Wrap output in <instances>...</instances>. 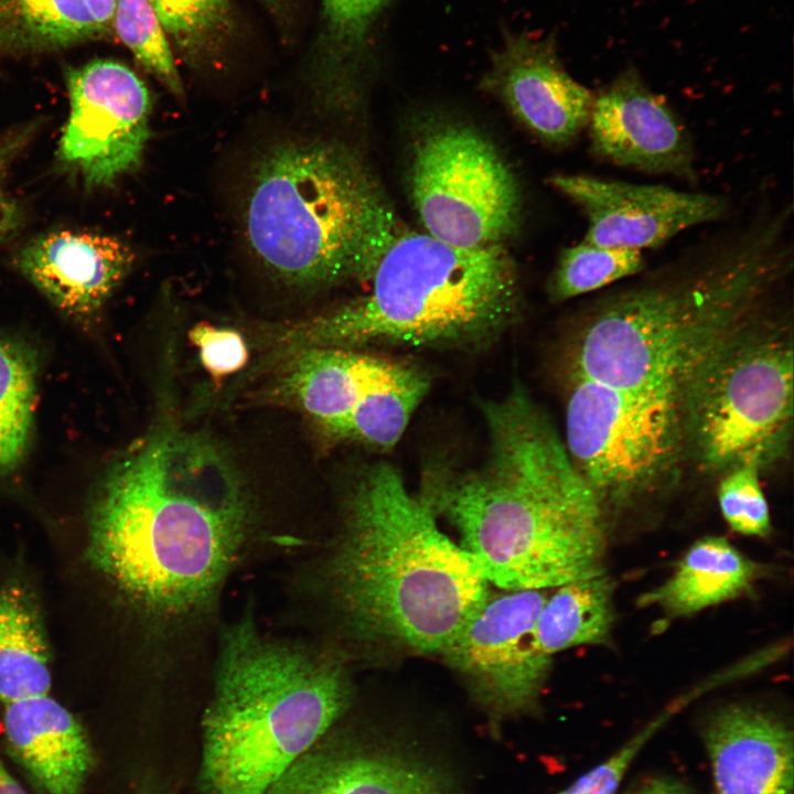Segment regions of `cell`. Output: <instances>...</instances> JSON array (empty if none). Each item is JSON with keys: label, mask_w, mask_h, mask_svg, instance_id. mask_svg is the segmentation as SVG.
Masks as SVG:
<instances>
[{"label": "cell", "mask_w": 794, "mask_h": 794, "mask_svg": "<svg viewBox=\"0 0 794 794\" xmlns=\"http://www.w3.org/2000/svg\"><path fill=\"white\" fill-rule=\"evenodd\" d=\"M480 408L484 463L458 471L434 461L418 495L503 590H549L605 572L608 516L547 415L521 384Z\"/></svg>", "instance_id": "1"}, {"label": "cell", "mask_w": 794, "mask_h": 794, "mask_svg": "<svg viewBox=\"0 0 794 794\" xmlns=\"http://www.w3.org/2000/svg\"><path fill=\"white\" fill-rule=\"evenodd\" d=\"M228 458L202 438L159 430L107 472L89 514L88 555L139 603L180 613L208 601L248 524Z\"/></svg>", "instance_id": "2"}, {"label": "cell", "mask_w": 794, "mask_h": 794, "mask_svg": "<svg viewBox=\"0 0 794 794\" xmlns=\"http://www.w3.org/2000/svg\"><path fill=\"white\" fill-rule=\"evenodd\" d=\"M791 205L690 249L596 302L571 375L676 397L725 335L766 305L793 269Z\"/></svg>", "instance_id": "3"}, {"label": "cell", "mask_w": 794, "mask_h": 794, "mask_svg": "<svg viewBox=\"0 0 794 794\" xmlns=\"http://www.w3.org/2000/svg\"><path fill=\"white\" fill-rule=\"evenodd\" d=\"M330 576L351 631L406 653L440 654L489 593L471 555L387 462L367 468L351 493Z\"/></svg>", "instance_id": "4"}, {"label": "cell", "mask_w": 794, "mask_h": 794, "mask_svg": "<svg viewBox=\"0 0 794 794\" xmlns=\"http://www.w3.org/2000/svg\"><path fill=\"white\" fill-rule=\"evenodd\" d=\"M368 281L365 294L288 333L291 352L367 345L475 350L511 326L521 309L517 271L503 245L465 249L400 229Z\"/></svg>", "instance_id": "5"}, {"label": "cell", "mask_w": 794, "mask_h": 794, "mask_svg": "<svg viewBox=\"0 0 794 794\" xmlns=\"http://www.w3.org/2000/svg\"><path fill=\"white\" fill-rule=\"evenodd\" d=\"M352 697L333 654L265 639L246 624L226 636L203 720L205 794H265L344 713Z\"/></svg>", "instance_id": "6"}, {"label": "cell", "mask_w": 794, "mask_h": 794, "mask_svg": "<svg viewBox=\"0 0 794 794\" xmlns=\"http://www.w3.org/2000/svg\"><path fill=\"white\" fill-rule=\"evenodd\" d=\"M248 244L297 287L368 281L401 229L362 159L334 141H288L257 164L244 212Z\"/></svg>", "instance_id": "7"}, {"label": "cell", "mask_w": 794, "mask_h": 794, "mask_svg": "<svg viewBox=\"0 0 794 794\" xmlns=\"http://www.w3.org/2000/svg\"><path fill=\"white\" fill-rule=\"evenodd\" d=\"M793 328L769 303L725 335L679 386L686 461L721 476L740 466L760 473L790 452L793 439Z\"/></svg>", "instance_id": "8"}, {"label": "cell", "mask_w": 794, "mask_h": 794, "mask_svg": "<svg viewBox=\"0 0 794 794\" xmlns=\"http://www.w3.org/2000/svg\"><path fill=\"white\" fill-rule=\"evenodd\" d=\"M567 452L609 509L661 494L686 461L675 396L610 386L571 375L566 406Z\"/></svg>", "instance_id": "9"}, {"label": "cell", "mask_w": 794, "mask_h": 794, "mask_svg": "<svg viewBox=\"0 0 794 794\" xmlns=\"http://www.w3.org/2000/svg\"><path fill=\"white\" fill-rule=\"evenodd\" d=\"M409 186L425 233L446 244L503 245L517 229V181L493 143L466 125H437L418 138Z\"/></svg>", "instance_id": "10"}, {"label": "cell", "mask_w": 794, "mask_h": 794, "mask_svg": "<svg viewBox=\"0 0 794 794\" xmlns=\"http://www.w3.org/2000/svg\"><path fill=\"white\" fill-rule=\"evenodd\" d=\"M487 593L440 653L493 719L529 713L550 668L534 627L547 590Z\"/></svg>", "instance_id": "11"}, {"label": "cell", "mask_w": 794, "mask_h": 794, "mask_svg": "<svg viewBox=\"0 0 794 794\" xmlns=\"http://www.w3.org/2000/svg\"><path fill=\"white\" fill-rule=\"evenodd\" d=\"M65 79L69 115L60 159L88 185L111 184L140 165L149 138L148 88L127 65L106 58L69 67Z\"/></svg>", "instance_id": "12"}, {"label": "cell", "mask_w": 794, "mask_h": 794, "mask_svg": "<svg viewBox=\"0 0 794 794\" xmlns=\"http://www.w3.org/2000/svg\"><path fill=\"white\" fill-rule=\"evenodd\" d=\"M551 186L588 221L583 242L607 248H655L680 232L721 218L722 196L658 184H636L586 174H557Z\"/></svg>", "instance_id": "13"}, {"label": "cell", "mask_w": 794, "mask_h": 794, "mask_svg": "<svg viewBox=\"0 0 794 794\" xmlns=\"http://www.w3.org/2000/svg\"><path fill=\"white\" fill-rule=\"evenodd\" d=\"M481 87L551 146H565L587 128L594 97L565 68L554 35L526 32H504Z\"/></svg>", "instance_id": "14"}, {"label": "cell", "mask_w": 794, "mask_h": 794, "mask_svg": "<svg viewBox=\"0 0 794 794\" xmlns=\"http://www.w3.org/2000/svg\"><path fill=\"white\" fill-rule=\"evenodd\" d=\"M587 128L590 149L600 159L646 173L696 179L688 130L633 68L594 94Z\"/></svg>", "instance_id": "15"}, {"label": "cell", "mask_w": 794, "mask_h": 794, "mask_svg": "<svg viewBox=\"0 0 794 794\" xmlns=\"http://www.w3.org/2000/svg\"><path fill=\"white\" fill-rule=\"evenodd\" d=\"M292 353L281 389L334 437L344 423L427 375L412 363L362 348L315 346Z\"/></svg>", "instance_id": "16"}, {"label": "cell", "mask_w": 794, "mask_h": 794, "mask_svg": "<svg viewBox=\"0 0 794 794\" xmlns=\"http://www.w3.org/2000/svg\"><path fill=\"white\" fill-rule=\"evenodd\" d=\"M132 261L131 249L118 238L79 230L42 234L14 256L19 271L58 310L77 319L100 310Z\"/></svg>", "instance_id": "17"}, {"label": "cell", "mask_w": 794, "mask_h": 794, "mask_svg": "<svg viewBox=\"0 0 794 794\" xmlns=\"http://www.w3.org/2000/svg\"><path fill=\"white\" fill-rule=\"evenodd\" d=\"M702 740L717 794H793V731L776 715L723 706L707 719Z\"/></svg>", "instance_id": "18"}, {"label": "cell", "mask_w": 794, "mask_h": 794, "mask_svg": "<svg viewBox=\"0 0 794 794\" xmlns=\"http://www.w3.org/2000/svg\"><path fill=\"white\" fill-rule=\"evenodd\" d=\"M8 752L40 794H85L95 765L86 731L46 695L4 705Z\"/></svg>", "instance_id": "19"}, {"label": "cell", "mask_w": 794, "mask_h": 794, "mask_svg": "<svg viewBox=\"0 0 794 794\" xmlns=\"http://www.w3.org/2000/svg\"><path fill=\"white\" fill-rule=\"evenodd\" d=\"M428 764L391 749L309 750L265 794H447Z\"/></svg>", "instance_id": "20"}, {"label": "cell", "mask_w": 794, "mask_h": 794, "mask_svg": "<svg viewBox=\"0 0 794 794\" xmlns=\"http://www.w3.org/2000/svg\"><path fill=\"white\" fill-rule=\"evenodd\" d=\"M394 0H321L312 53L319 92L339 105L361 99L376 65L379 30Z\"/></svg>", "instance_id": "21"}, {"label": "cell", "mask_w": 794, "mask_h": 794, "mask_svg": "<svg viewBox=\"0 0 794 794\" xmlns=\"http://www.w3.org/2000/svg\"><path fill=\"white\" fill-rule=\"evenodd\" d=\"M765 573L764 565L725 537H704L690 546L669 578L639 602L655 605L672 618L687 616L741 597Z\"/></svg>", "instance_id": "22"}, {"label": "cell", "mask_w": 794, "mask_h": 794, "mask_svg": "<svg viewBox=\"0 0 794 794\" xmlns=\"http://www.w3.org/2000/svg\"><path fill=\"white\" fill-rule=\"evenodd\" d=\"M116 0H0V57L58 52L114 33Z\"/></svg>", "instance_id": "23"}, {"label": "cell", "mask_w": 794, "mask_h": 794, "mask_svg": "<svg viewBox=\"0 0 794 794\" xmlns=\"http://www.w3.org/2000/svg\"><path fill=\"white\" fill-rule=\"evenodd\" d=\"M50 650L40 607L24 583L0 589V701L46 695Z\"/></svg>", "instance_id": "24"}, {"label": "cell", "mask_w": 794, "mask_h": 794, "mask_svg": "<svg viewBox=\"0 0 794 794\" xmlns=\"http://www.w3.org/2000/svg\"><path fill=\"white\" fill-rule=\"evenodd\" d=\"M614 586L603 572L555 588L535 623L537 647L551 656L580 645L608 644L615 622Z\"/></svg>", "instance_id": "25"}, {"label": "cell", "mask_w": 794, "mask_h": 794, "mask_svg": "<svg viewBox=\"0 0 794 794\" xmlns=\"http://www.w3.org/2000/svg\"><path fill=\"white\" fill-rule=\"evenodd\" d=\"M37 363L25 343L0 336V474L23 459L33 426Z\"/></svg>", "instance_id": "26"}, {"label": "cell", "mask_w": 794, "mask_h": 794, "mask_svg": "<svg viewBox=\"0 0 794 794\" xmlns=\"http://www.w3.org/2000/svg\"><path fill=\"white\" fill-rule=\"evenodd\" d=\"M180 54L193 65L215 57L234 28L229 0H149Z\"/></svg>", "instance_id": "27"}, {"label": "cell", "mask_w": 794, "mask_h": 794, "mask_svg": "<svg viewBox=\"0 0 794 794\" xmlns=\"http://www.w3.org/2000/svg\"><path fill=\"white\" fill-rule=\"evenodd\" d=\"M645 260L639 250L579 244L564 248L550 276L552 300L566 301L640 273Z\"/></svg>", "instance_id": "28"}, {"label": "cell", "mask_w": 794, "mask_h": 794, "mask_svg": "<svg viewBox=\"0 0 794 794\" xmlns=\"http://www.w3.org/2000/svg\"><path fill=\"white\" fill-rule=\"evenodd\" d=\"M112 30L143 68L183 96L169 39L149 0H116Z\"/></svg>", "instance_id": "29"}, {"label": "cell", "mask_w": 794, "mask_h": 794, "mask_svg": "<svg viewBox=\"0 0 794 794\" xmlns=\"http://www.w3.org/2000/svg\"><path fill=\"white\" fill-rule=\"evenodd\" d=\"M753 465L737 466L720 476L717 496L728 525L745 536L765 537L771 532L769 505Z\"/></svg>", "instance_id": "30"}, {"label": "cell", "mask_w": 794, "mask_h": 794, "mask_svg": "<svg viewBox=\"0 0 794 794\" xmlns=\"http://www.w3.org/2000/svg\"><path fill=\"white\" fill-rule=\"evenodd\" d=\"M673 712L674 710L669 708L668 711L662 713L608 759L581 775L560 794H615L641 749Z\"/></svg>", "instance_id": "31"}, {"label": "cell", "mask_w": 794, "mask_h": 794, "mask_svg": "<svg viewBox=\"0 0 794 794\" xmlns=\"http://www.w3.org/2000/svg\"><path fill=\"white\" fill-rule=\"evenodd\" d=\"M190 337L200 351L204 368L215 379L239 371L247 362L246 343L242 335L232 329H218L202 323L191 330Z\"/></svg>", "instance_id": "32"}, {"label": "cell", "mask_w": 794, "mask_h": 794, "mask_svg": "<svg viewBox=\"0 0 794 794\" xmlns=\"http://www.w3.org/2000/svg\"><path fill=\"white\" fill-rule=\"evenodd\" d=\"M33 131L34 125H25L0 137V244L12 237L23 221L21 206L8 192L6 179L9 168L31 140Z\"/></svg>", "instance_id": "33"}, {"label": "cell", "mask_w": 794, "mask_h": 794, "mask_svg": "<svg viewBox=\"0 0 794 794\" xmlns=\"http://www.w3.org/2000/svg\"><path fill=\"white\" fill-rule=\"evenodd\" d=\"M626 794H693L688 786L672 777H655L635 786Z\"/></svg>", "instance_id": "34"}, {"label": "cell", "mask_w": 794, "mask_h": 794, "mask_svg": "<svg viewBox=\"0 0 794 794\" xmlns=\"http://www.w3.org/2000/svg\"><path fill=\"white\" fill-rule=\"evenodd\" d=\"M0 794H28L0 760Z\"/></svg>", "instance_id": "35"}, {"label": "cell", "mask_w": 794, "mask_h": 794, "mask_svg": "<svg viewBox=\"0 0 794 794\" xmlns=\"http://www.w3.org/2000/svg\"><path fill=\"white\" fill-rule=\"evenodd\" d=\"M265 1H266L267 3H270V4H276V3H278V1H280V0H265Z\"/></svg>", "instance_id": "36"}, {"label": "cell", "mask_w": 794, "mask_h": 794, "mask_svg": "<svg viewBox=\"0 0 794 794\" xmlns=\"http://www.w3.org/2000/svg\"><path fill=\"white\" fill-rule=\"evenodd\" d=\"M447 794H449V793H447Z\"/></svg>", "instance_id": "37"}]
</instances>
